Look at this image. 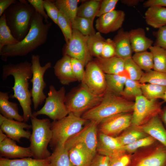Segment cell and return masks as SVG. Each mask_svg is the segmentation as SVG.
I'll return each instance as SVG.
<instances>
[{
  "mask_svg": "<svg viewBox=\"0 0 166 166\" xmlns=\"http://www.w3.org/2000/svg\"><path fill=\"white\" fill-rule=\"evenodd\" d=\"M32 64L27 61L16 64L9 63L2 66V77L5 80L12 76L14 79L12 97L16 99L22 108L24 122L28 121L33 115L31 95L29 80L32 77Z\"/></svg>",
  "mask_w": 166,
  "mask_h": 166,
  "instance_id": "6da1fadb",
  "label": "cell"
},
{
  "mask_svg": "<svg viewBox=\"0 0 166 166\" xmlns=\"http://www.w3.org/2000/svg\"><path fill=\"white\" fill-rule=\"evenodd\" d=\"M43 19L42 16L35 11L27 34L18 43L4 47L0 51L1 59L6 61L8 57L26 56L45 43L52 23H44Z\"/></svg>",
  "mask_w": 166,
  "mask_h": 166,
  "instance_id": "7a4b0ae2",
  "label": "cell"
},
{
  "mask_svg": "<svg viewBox=\"0 0 166 166\" xmlns=\"http://www.w3.org/2000/svg\"><path fill=\"white\" fill-rule=\"evenodd\" d=\"M134 102L114 93L107 88L97 105L85 113L81 117L98 125L105 119L122 113H132Z\"/></svg>",
  "mask_w": 166,
  "mask_h": 166,
  "instance_id": "3957f363",
  "label": "cell"
},
{
  "mask_svg": "<svg viewBox=\"0 0 166 166\" xmlns=\"http://www.w3.org/2000/svg\"><path fill=\"white\" fill-rule=\"evenodd\" d=\"M35 12L27 0H19L12 4L4 13L12 34L19 42L28 33Z\"/></svg>",
  "mask_w": 166,
  "mask_h": 166,
  "instance_id": "277c9868",
  "label": "cell"
},
{
  "mask_svg": "<svg viewBox=\"0 0 166 166\" xmlns=\"http://www.w3.org/2000/svg\"><path fill=\"white\" fill-rule=\"evenodd\" d=\"M30 119L32 131L29 147L33 157L39 160L48 158L52 154L48 149L52 136L50 120L48 118L39 119L33 115Z\"/></svg>",
  "mask_w": 166,
  "mask_h": 166,
  "instance_id": "5b68a950",
  "label": "cell"
},
{
  "mask_svg": "<svg viewBox=\"0 0 166 166\" xmlns=\"http://www.w3.org/2000/svg\"><path fill=\"white\" fill-rule=\"evenodd\" d=\"M87 121L69 113L64 118L51 123L52 136L49 145L51 148L53 150L57 146L64 145L69 138L83 128Z\"/></svg>",
  "mask_w": 166,
  "mask_h": 166,
  "instance_id": "8992f818",
  "label": "cell"
},
{
  "mask_svg": "<svg viewBox=\"0 0 166 166\" xmlns=\"http://www.w3.org/2000/svg\"><path fill=\"white\" fill-rule=\"evenodd\" d=\"M103 96L94 93L82 84L75 92H72L66 95L65 104L69 113L81 117L99 104Z\"/></svg>",
  "mask_w": 166,
  "mask_h": 166,
  "instance_id": "52a82bcc",
  "label": "cell"
},
{
  "mask_svg": "<svg viewBox=\"0 0 166 166\" xmlns=\"http://www.w3.org/2000/svg\"><path fill=\"white\" fill-rule=\"evenodd\" d=\"M45 103L40 110L33 113L35 117L45 115L54 121L60 120L69 114L65 104V89L64 86L57 90L53 85L49 87Z\"/></svg>",
  "mask_w": 166,
  "mask_h": 166,
  "instance_id": "ba28073f",
  "label": "cell"
},
{
  "mask_svg": "<svg viewBox=\"0 0 166 166\" xmlns=\"http://www.w3.org/2000/svg\"><path fill=\"white\" fill-rule=\"evenodd\" d=\"M40 59L39 55H32L31 56L33 75L30 80L32 84L30 92L34 108L35 110L38 109L46 98L44 92V89L46 86L44 77L46 71L51 67L50 62H48L43 66H42Z\"/></svg>",
  "mask_w": 166,
  "mask_h": 166,
  "instance_id": "9c48e42d",
  "label": "cell"
},
{
  "mask_svg": "<svg viewBox=\"0 0 166 166\" xmlns=\"http://www.w3.org/2000/svg\"><path fill=\"white\" fill-rule=\"evenodd\" d=\"M133 154V166H166V148L158 141Z\"/></svg>",
  "mask_w": 166,
  "mask_h": 166,
  "instance_id": "30bf717a",
  "label": "cell"
},
{
  "mask_svg": "<svg viewBox=\"0 0 166 166\" xmlns=\"http://www.w3.org/2000/svg\"><path fill=\"white\" fill-rule=\"evenodd\" d=\"M163 103L158 99L149 100L143 95L136 97L132 112V125H142L153 117L159 115Z\"/></svg>",
  "mask_w": 166,
  "mask_h": 166,
  "instance_id": "8fae6325",
  "label": "cell"
},
{
  "mask_svg": "<svg viewBox=\"0 0 166 166\" xmlns=\"http://www.w3.org/2000/svg\"><path fill=\"white\" fill-rule=\"evenodd\" d=\"M98 131L97 124L94 121H90L79 132L69 138L64 146L68 151L76 144H82L95 156L97 152Z\"/></svg>",
  "mask_w": 166,
  "mask_h": 166,
  "instance_id": "7c38bea8",
  "label": "cell"
},
{
  "mask_svg": "<svg viewBox=\"0 0 166 166\" xmlns=\"http://www.w3.org/2000/svg\"><path fill=\"white\" fill-rule=\"evenodd\" d=\"M88 37L77 30H73L71 38L66 43L64 55L76 59L86 66L91 61L92 57L88 47Z\"/></svg>",
  "mask_w": 166,
  "mask_h": 166,
  "instance_id": "4fadbf2b",
  "label": "cell"
},
{
  "mask_svg": "<svg viewBox=\"0 0 166 166\" xmlns=\"http://www.w3.org/2000/svg\"><path fill=\"white\" fill-rule=\"evenodd\" d=\"M81 82L97 95H103L107 89L105 73L94 61H91L86 65Z\"/></svg>",
  "mask_w": 166,
  "mask_h": 166,
  "instance_id": "5bb4252c",
  "label": "cell"
},
{
  "mask_svg": "<svg viewBox=\"0 0 166 166\" xmlns=\"http://www.w3.org/2000/svg\"><path fill=\"white\" fill-rule=\"evenodd\" d=\"M132 113L117 114L103 120L98 125L99 132L111 136L121 134L132 125Z\"/></svg>",
  "mask_w": 166,
  "mask_h": 166,
  "instance_id": "9a60e30c",
  "label": "cell"
},
{
  "mask_svg": "<svg viewBox=\"0 0 166 166\" xmlns=\"http://www.w3.org/2000/svg\"><path fill=\"white\" fill-rule=\"evenodd\" d=\"M0 129L14 141L19 142L22 138H30L31 133L25 129L32 128V125L26 122L7 119L0 114Z\"/></svg>",
  "mask_w": 166,
  "mask_h": 166,
  "instance_id": "2e32d148",
  "label": "cell"
},
{
  "mask_svg": "<svg viewBox=\"0 0 166 166\" xmlns=\"http://www.w3.org/2000/svg\"><path fill=\"white\" fill-rule=\"evenodd\" d=\"M125 16L123 11L114 10L98 17L96 21V28L98 32L105 34L115 31L121 29Z\"/></svg>",
  "mask_w": 166,
  "mask_h": 166,
  "instance_id": "e0dca14e",
  "label": "cell"
},
{
  "mask_svg": "<svg viewBox=\"0 0 166 166\" xmlns=\"http://www.w3.org/2000/svg\"><path fill=\"white\" fill-rule=\"evenodd\" d=\"M123 146L116 137L98 132L97 148V152L98 154L110 158L115 157L125 153Z\"/></svg>",
  "mask_w": 166,
  "mask_h": 166,
  "instance_id": "ac0fdd59",
  "label": "cell"
},
{
  "mask_svg": "<svg viewBox=\"0 0 166 166\" xmlns=\"http://www.w3.org/2000/svg\"><path fill=\"white\" fill-rule=\"evenodd\" d=\"M0 157L9 159L33 157L29 147L19 146L8 137L0 142Z\"/></svg>",
  "mask_w": 166,
  "mask_h": 166,
  "instance_id": "d6986e66",
  "label": "cell"
},
{
  "mask_svg": "<svg viewBox=\"0 0 166 166\" xmlns=\"http://www.w3.org/2000/svg\"><path fill=\"white\" fill-rule=\"evenodd\" d=\"M138 127L166 148V128L159 115L153 117L146 123Z\"/></svg>",
  "mask_w": 166,
  "mask_h": 166,
  "instance_id": "ffe728a7",
  "label": "cell"
},
{
  "mask_svg": "<svg viewBox=\"0 0 166 166\" xmlns=\"http://www.w3.org/2000/svg\"><path fill=\"white\" fill-rule=\"evenodd\" d=\"M71 58L67 55H64L54 66L55 76L63 85H68L77 81L73 72Z\"/></svg>",
  "mask_w": 166,
  "mask_h": 166,
  "instance_id": "44dd1931",
  "label": "cell"
},
{
  "mask_svg": "<svg viewBox=\"0 0 166 166\" xmlns=\"http://www.w3.org/2000/svg\"><path fill=\"white\" fill-rule=\"evenodd\" d=\"M113 40L115 45L116 56L124 60L132 58L133 51L128 32L120 29Z\"/></svg>",
  "mask_w": 166,
  "mask_h": 166,
  "instance_id": "7402d4cb",
  "label": "cell"
},
{
  "mask_svg": "<svg viewBox=\"0 0 166 166\" xmlns=\"http://www.w3.org/2000/svg\"><path fill=\"white\" fill-rule=\"evenodd\" d=\"M128 34L132 49L135 53L147 51L153 43L152 40L146 37L142 28L132 29Z\"/></svg>",
  "mask_w": 166,
  "mask_h": 166,
  "instance_id": "603a6c76",
  "label": "cell"
},
{
  "mask_svg": "<svg viewBox=\"0 0 166 166\" xmlns=\"http://www.w3.org/2000/svg\"><path fill=\"white\" fill-rule=\"evenodd\" d=\"M68 152L70 160L75 166H90L95 157L81 143L76 144Z\"/></svg>",
  "mask_w": 166,
  "mask_h": 166,
  "instance_id": "cb8c5ba5",
  "label": "cell"
},
{
  "mask_svg": "<svg viewBox=\"0 0 166 166\" xmlns=\"http://www.w3.org/2000/svg\"><path fill=\"white\" fill-rule=\"evenodd\" d=\"M94 61L105 74H120L125 71L124 60L116 56L109 58L100 57Z\"/></svg>",
  "mask_w": 166,
  "mask_h": 166,
  "instance_id": "d4e9b609",
  "label": "cell"
},
{
  "mask_svg": "<svg viewBox=\"0 0 166 166\" xmlns=\"http://www.w3.org/2000/svg\"><path fill=\"white\" fill-rule=\"evenodd\" d=\"M7 92H0V112L6 118L24 121L23 116L19 113L18 104L10 101Z\"/></svg>",
  "mask_w": 166,
  "mask_h": 166,
  "instance_id": "484cf974",
  "label": "cell"
},
{
  "mask_svg": "<svg viewBox=\"0 0 166 166\" xmlns=\"http://www.w3.org/2000/svg\"><path fill=\"white\" fill-rule=\"evenodd\" d=\"M145 21L148 25L159 29L166 26V7L154 6L148 8L144 14Z\"/></svg>",
  "mask_w": 166,
  "mask_h": 166,
  "instance_id": "4316f807",
  "label": "cell"
},
{
  "mask_svg": "<svg viewBox=\"0 0 166 166\" xmlns=\"http://www.w3.org/2000/svg\"><path fill=\"white\" fill-rule=\"evenodd\" d=\"M0 166H51L49 158L39 160L31 157L15 159L0 158Z\"/></svg>",
  "mask_w": 166,
  "mask_h": 166,
  "instance_id": "83f0119b",
  "label": "cell"
},
{
  "mask_svg": "<svg viewBox=\"0 0 166 166\" xmlns=\"http://www.w3.org/2000/svg\"><path fill=\"white\" fill-rule=\"evenodd\" d=\"M59 12L65 16L71 24L77 17L78 0H53Z\"/></svg>",
  "mask_w": 166,
  "mask_h": 166,
  "instance_id": "f1b7e54d",
  "label": "cell"
},
{
  "mask_svg": "<svg viewBox=\"0 0 166 166\" xmlns=\"http://www.w3.org/2000/svg\"><path fill=\"white\" fill-rule=\"evenodd\" d=\"M148 136L138 126L131 125L120 135L116 137L122 145L125 146L133 143Z\"/></svg>",
  "mask_w": 166,
  "mask_h": 166,
  "instance_id": "f546056e",
  "label": "cell"
},
{
  "mask_svg": "<svg viewBox=\"0 0 166 166\" xmlns=\"http://www.w3.org/2000/svg\"><path fill=\"white\" fill-rule=\"evenodd\" d=\"M102 0H91L85 2L78 8L77 16L93 22L100 9Z\"/></svg>",
  "mask_w": 166,
  "mask_h": 166,
  "instance_id": "4dcf8cb0",
  "label": "cell"
},
{
  "mask_svg": "<svg viewBox=\"0 0 166 166\" xmlns=\"http://www.w3.org/2000/svg\"><path fill=\"white\" fill-rule=\"evenodd\" d=\"M49 157L51 166H75L69 158L68 152L64 145L56 146Z\"/></svg>",
  "mask_w": 166,
  "mask_h": 166,
  "instance_id": "1f68e13d",
  "label": "cell"
},
{
  "mask_svg": "<svg viewBox=\"0 0 166 166\" xmlns=\"http://www.w3.org/2000/svg\"><path fill=\"white\" fill-rule=\"evenodd\" d=\"M107 88L118 95L121 96L127 77L120 74H105Z\"/></svg>",
  "mask_w": 166,
  "mask_h": 166,
  "instance_id": "d6a6232c",
  "label": "cell"
},
{
  "mask_svg": "<svg viewBox=\"0 0 166 166\" xmlns=\"http://www.w3.org/2000/svg\"><path fill=\"white\" fill-rule=\"evenodd\" d=\"M149 49L153 56V70L166 72V50L160 47L154 45Z\"/></svg>",
  "mask_w": 166,
  "mask_h": 166,
  "instance_id": "836d02e7",
  "label": "cell"
},
{
  "mask_svg": "<svg viewBox=\"0 0 166 166\" xmlns=\"http://www.w3.org/2000/svg\"><path fill=\"white\" fill-rule=\"evenodd\" d=\"M18 42L12 34L3 13L0 18V51L5 46L14 44Z\"/></svg>",
  "mask_w": 166,
  "mask_h": 166,
  "instance_id": "e575fe53",
  "label": "cell"
},
{
  "mask_svg": "<svg viewBox=\"0 0 166 166\" xmlns=\"http://www.w3.org/2000/svg\"><path fill=\"white\" fill-rule=\"evenodd\" d=\"M142 95L149 100L163 99L166 86L151 83H141Z\"/></svg>",
  "mask_w": 166,
  "mask_h": 166,
  "instance_id": "d590c367",
  "label": "cell"
},
{
  "mask_svg": "<svg viewBox=\"0 0 166 166\" xmlns=\"http://www.w3.org/2000/svg\"><path fill=\"white\" fill-rule=\"evenodd\" d=\"M105 40L98 32L88 36V47L92 56L96 57H100Z\"/></svg>",
  "mask_w": 166,
  "mask_h": 166,
  "instance_id": "8d00e7d4",
  "label": "cell"
},
{
  "mask_svg": "<svg viewBox=\"0 0 166 166\" xmlns=\"http://www.w3.org/2000/svg\"><path fill=\"white\" fill-rule=\"evenodd\" d=\"M132 58L139 67L145 72L153 69V56L150 51H146L135 53L132 56Z\"/></svg>",
  "mask_w": 166,
  "mask_h": 166,
  "instance_id": "74e56055",
  "label": "cell"
},
{
  "mask_svg": "<svg viewBox=\"0 0 166 166\" xmlns=\"http://www.w3.org/2000/svg\"><path fill=\"white\" fill-rule=\"evenodd\" d=\"M139 81L140 83H151L166 86V72L152 70L146 72Z\"/></svg>",
  "mask_w": 166,
  "mask_h": 166,
  "instance_id": "f35d334b",
  "label": "cell"
},
{
  "mask_svg": "<svg viewBox=\"0 0 166 166\" xmlns=\"http://www.w3.org/2000/svg\"><path fill=\"white\" fill-rule=\"evenodd\" d=\"M93 24V22L89 19L77 16L71 26L73 30L78 31L84 35L89 36L96 32Z\"/></svg>",
  "mask_w": 166,
  "mask_h": 166,
  "instance_id": "ab89813d",
  "label": "cell"
},
{
  "mask_svg": "<svg viewBox=\"0 0 166 166\" xmlns=\"http://www.w3.org/2000/svg\"><path fill=\"white\" fill-rule=\"evenodd\" d=\"M143 95L141 88V83L138 81L132 80L128 77L121 96L129 99L135 98Z\"/></svg>",
  "mask_w": 166,
  "mask_h": 166,
  "instance_id": "60d3db41",
  "label": "cell"
},
{
  "mask_svg": "<svg viewBox=\"0 0 166 166\" xmlns=\"http://www.w3.org/2000/svg\"><path fill=\"white\" fill-rule=\"evenodd\" d=\"M157 141L150 136L141 138L133 143L124 146L123 149L125 153L132 154L138 149L152 145Z\"/></svg>",
  "mask_w": 166,
  "mask_h": 166,
  "instance_id": "b9f144b4",
  "label": "cell"
},
{
  "mask_svg": "<svg viewBox=\"0 0 166 166\" xmlns=\"http://www.w3.org/2000/svg\"><path fill=\"white\" fill-rule=\"evenodd\" d=\"M124 69L128 74V78L135 81H139L144 73L132 58L124 60Z\"/></svg>",
  "mask_w": 166,
  "mask_h": 166,
  "instance_id": "7bdbcfd3",
  "label": "cell"
},
{
  "mask_svg": "<svg viewBox=\"0 0 166 166\" xmlns=\"http://www.w3.org/2000/svg\"><path fill=\"white\" fill-rule=\"evenodd\" d=\"M57 25L61 30L67 43L71 38L73 29L71 24L69 20L60 12H59Z\"/></svg>",
  "mask_w": 166,
  "mask_h": 166,
  "instance_id": "ee69618b",
  "label": "cell"
},
{
  "mask_svg": "<svg viewBox=\"0 0 166 166\" xmlns=\"http://www.w3.org/2000/svg\"><path fill=\"white\" fill-rule=\"evenodd\" d=\"M44 5L48 16L57 25L59 12L53 1L44 0Z\"/></svg>",
  "mask_w": 166,
  "mask_h": 166,
  "instance_id": "f6af8a7d",
  "label": "cell"
},
{
  "mask_svg": "<svg viewBox=\"0 0 166 166\" xmlns=\"http://www.w3.org/2000/svg\"><path fill=\"white\" fill-rule=\"evenodd\" d=\"M71 63L73 72L77 80L82 81L85 73V65L79 60L72 57Z\"/></svg>",
  "mask_w": 166,
  "mask_h": 166,
  "instance_id": "bcb514c9",
  "label": "cell"
},
{
  "mask_svg": "<svg viewBox=\"0 0 166 166\" xmlns=\"http://www.w3.org/2000/svg\"><path fill=\"white\" fill-rule=\"evenodd\" d=\"M116 56L115 45L113 40L110 38L105 39L100 57L109 58Z\"/></svg>",
  "mask_w": 166,
  "mask_h": 166,
  "instance_id": "7dc6e473",
  "label": "cell"
},
{
  "mask_svg": "<svg viewBox=\"0 0 166 166\" xmlns=\"http://www.w3.org/2000/svg\"><path fill=\"white\" fill-rule=\"evenodd\" d=\"M118 0H102L97 15L98 17L114 10Z\"/></svg>",
  "mask_w": 166,
  "mask_h": 166,
  "instance_id": "c3c4849f",
  "label": "cell"
},
{
  "mask_svg": "<svg viewBox=\"0 0 166 166\" xmlns=\"http://www.w3.org/2000/svg\"><path fill=\"white\" fill-rule=\"evenodd\" d=\"M156 39L154 45L160 47L166 50V26L153 33Z\"/></svg>",
  "mask_w": 166,
  "mask_h": 166,
  "instance_id": "681fc988",
  "label": "cell"
},
{
  "mask_svg": "<svg viewBox=\"0 0 166 166\" xmlns=\"http://www.w3.org/2000/svg\"><path fill=\"white\" fill-rule=\"evenodd\" d=\"M131 158V154L124 153L117 157L110 158L109 166H128Z\"/></svg>",
  "mask_w": 166,
  "mask_h": 166,
  "instance_id": "f907efd6",
  "label": "cell"
},
{
  "mask_svg": "<svg viewBox=\"0 0 166 166\" xmlns=\"http://www.w3.org/2000/svg\"><path fill=\"white\" fill-rule=\"evenodd\" d=\"M27 1L33 7L35 11L42 16L45 22H49L48 16L45 11L44 0H28Z\"/></svg>",
  "mask_w": 166,
  "mask_h": 166,
  "instance_id": "816d5d0a",
  "label": "cell"
},
{
  "mask_svg": "<svg viewBox=\"0 0 166 166\" xmlns=\"http://www.w3.org/2000/svg\"><path fill=\"white\" fill-rule=\"evenodd\" d=\"M110 158L99 154L96 155L90 166H109Z\"/></svg>",
  "mask_w": 166,
  "mask_h": 166,
  "instance_id": "f5cc1de1",
  "label": "cell"
},
{
  "mask_svg": "<svg viewBox=\"0 0 166 166\" xmlns=\"http://www.w3.org/2000/svg\"><path fill=\"white\" fill-rule=\"evenodd\" d=\"M143 6L148 8L154 6L165 7H166V0H148L144 2Z\"/></svg>",
  "mask_w": 166,
  "mask_h": 166,
  "instance_id": "db71d44e",
  "label": "cell"
},
{
  "mask_svg": "<svg viewBox=\"0 0 166 166\" xmlns=\"http://www.w3.org/2000/svg\"><path fill=\"white\" fill-rule=\"evenodd\" d=\"M16 0H0V16L3 14L5 11L12 4L14 3Z\"/></svg>",
  "mask_w": 166,
  "mask_h": 166,
  "instance_id": "11a10c76",
  "label": "cell"
},
{
  "mask_svg": "<svg viewBox=\"0 0 166 166\" xmlns=\"http://www.w3.org/2000/svg\"><path fill=\"white\" fill-rule=\"evenodd\" d=\"M143 1L140 0H122L121 2L128 6H137L140 2Z\"/></svg>",
  "mask_w": 166,
  "mask_h": 166,
  "instance_id": "9f6ffc18",
  "label": "cell"
},
{
  "mask_svg": "<svg viewBox=\"0 0 166 166\" xmlns=\"http://www.w3.org/2000/svg\"><path fill=\"white\" fill-rule=\"evenodd\" d=\"M159 116L166 128V106L164 107L162 109Z\"/></svg>",
  "mask_w": 166,
  "mask_h": 166,
  "instance_id": "6f0895ef",
  "label": "cell"
},
{
  "mask_svg": "<svg viewBox=\"0 0 166 166\" xmlns=\"http://www.w3.org/2000/svg\"><path fill=\"white\" fill-rule=\"evenodd\" d=\"M8 137L1 129H0V142L3 141L6 138Z\"/></svg>",
  "mask_w": 166,
  "mask_h": 166,
  "instance_id": "680465c9",
  "label": "cell"
},
{
  "mask_svg": "<svg viewBox=\"0 0 166 166\" xmlns=\"http://www.w3.org/2000/svg\"><path fill=\"white\" fill-rule=\"evenodd\" d=\"M162 99L163 100L164 102H166V90Z\"/></svg>",
  "mask_w": 166,
  "mask_h": 166,
  "instance_id": "91938a15",
  "label": "cell"
}]
</instances>
